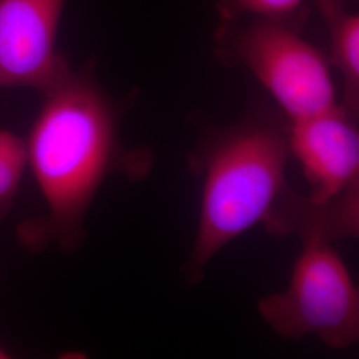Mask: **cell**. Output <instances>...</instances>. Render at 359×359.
<instances>
[{
    "label": "cell",
    "mask_w": 359,
    "mask_h": 359,
    "mask_svg": "<svg viewBox=\"0 0 359 359\" xmlns=\"http://www.w3.org/2000/svg\"><path fill=\"white\" fill-rule=\"evenodd\" d=\"M41 93L26 144L46 213L20 225L19 237L29 249L55 244L71 253L86 238V217L107 179H147L154 156L124 145L120 126L130 104L104 88L93 60Z\"/></svg>",
    "instance_id": "6da1fadb"
},
{
    "label": "cell",
    "mask_w": 359,
    "mask_h": 359,
    "mask_svg": "<svg viewBox=\"0 0 359 359\" xmlns=\"http://www.w3.org/2000/svg\"><path fill=\"white\" fill-rule=\"evenodd\" d=\"M287 121L255 111L213 130L193 154V172L201 179L200 215L187 278L197 283L206 266L234 240L264 225L287 236L301 194L286 180L290 160Z\"/></svg>",
    "instance_id": "7a4b0ae2"
},
{
    "label": "cell",
    "mask_w": 359,
    "mask_h": 359,
    "mask_svg": "<svg viewBox=\"0 0 359 359\" xmlns=\"http://www.w3.org/2000/svg\"><path fill=\"white\" fill-rule=\"evenodd\" d=\"M301 29L286 23L245 19L219 23L215 35L218 57L256 77L287 121L339 104L327 56L309 43Z\"/></svg>",
    "instance_id": "3957f363"
},
{
    "label": "cell",
    "mask_w": 359,
    "mask_h": 359,
    "mask_svg": "<svg viewBox=\"0 0 359 359\" xmlns=\"http://www.w3.org/2000/svg\"><path fill=\"white\" fill-rule=\"evenodd\" d=\"M290 281L283 292L258 302L262 320L287 339L316 337L332 348L359 338V292L332 241L302 238Z\"/></svg>",
    "instance_id": "277c9868"
},
{
    "label": "cell",
    "mask_w": 359,
    "mask_h": 359,
    "mask_svg": "<svg viewBox=\"0 0 359 359\" xmlns=\"http://www.w3.org/2000/svg\"><path fill=\"white\" fill-rule=\"evenodd\" d=\"M287 142L308 180L311 201L359 205L358 117L339 103L287 121Z\"/></svg>",
    "instance_id": "5b68a950"
},
{
    "label": "cell",
    "mask_w": 359,
    "mask_h": 359,
    "mask_svg": "<svg viewBox=\"0 0 359 359\" xmlns=\"http://www.w3.org/2000/svg\"><path fill=\"white\" fill-rule=\"evenodd\" d=\"M68 0H0V88H50L71 69L57 51Z\"/></svg>",
    "instance_id": "8992f818"
},
{
    "label": "cell",
    "mask_w": 359,
    "mask_h": 359,
    "mask_svg": "<svg viewBox=\"0 0 359 359\" xmlns=\"http://www.w3.org/2000/svg\"><path fill=\"white\" fill-rule=\"evenodd\" d=\"M329 36V65L342 83L341 105L359 115V15L347 10L345 0H317Z\"/></svg>",
    "instance_id": "52a82bcc"
},
{
    "label": "cell",
    "mask_w": 359,
    "mask_h": 359,
    "mask_svg": "<svg viewBox=\"0 0 359 359\" xmlns=\"http://www.w3.org/2000/svg\"><path fill=\"white\" fill-rule=\"evenodd\" d=\"M308 0H215L219 23L245 19L269 20L301 27L306 18Z\"/></svg>",
    "instance_id": "ba28073f"
},
{
    "label": "cell",
    "mask_w": 359,
    "mask_h": 359,
    "mask_svg": "<svg viewBox=\"0 0 359 359\" xmlns=\"http://www.w3.org/2000/svg\"><path fill=\"white\" fill-rule=\"evenodd\" d=\"M27 165L26 140L8 129H0V219L13 209Z\"/></svg>",
    "instance_id": "9c48e42d"
},
{
    "label": "cell",
    "mask_w": 359,
    "mask_h": 359,
    "mask_svg": "<svg viewBox=\"0 0 359 359\" xmlns=\"http://www.w3.org/2000/svg\"><path fill=\"white\" fill-rule=\"evenodd\" d=\"M8 357H10V355H8V351L0 346V359L8 358Z\"/></svg>",
    "instance_id": "30bf717a"
}]
</instances>
